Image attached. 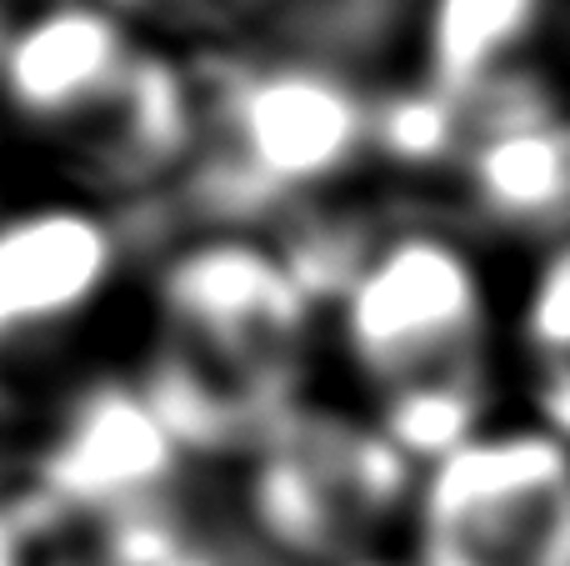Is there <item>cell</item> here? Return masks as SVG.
Masks as SVG:
<instances>
[{
	"mask_svg": "<svg viewBox=\"0 0 570 566\" xmlns=\"http://www.w3.org/2000/svg\"><path fill=\"white\" fill-rule=\"evenodd\" d=\"M345 566H405V562H391V557H381V552H371V557H355V562H345Z\"/></svg>",
	"mask_w": 570,
	"mask_h": 566,
	"instance_id": "16",
	"label": "cell"
},
{
	"mask_svg": "<svg viewBox=\"0 0 570 566\" xmlns=\"http://www.w3.org/2000/svg\"><path fill=\"white\" fill-rule=\"evenodd\" d=\"M465 150V106L441 96L435 86L395 80L375 86L371 96V160L405 176H431V170H455Z\"/></svg>",
	"mask_w": 570,
	"mask_h": 566,
	"instance_id": "11",
	"label": "cell"
},
{
	"mask_svg": "<svg viewBox=\"0 0 570 566\" xmlns=\"http://www.w3.org/2000/svg\"><path fill=\"white\" fill-rule=\"evenodd\" d=\"M325 341L371 401L415 381L491 377V301L441 221L391 216L325 316Z\"/></svg>",
	"mask_w": 570,
	"mask_h": 566,
	"instance_id": "3",
	"label": "cell"
},
{
	"mask_svg": "<svg viewBox=\"0 0 570 566\" xmlns=\"http://www.w3.org/2000/svg\"><path fill=\"white\" fill-rule=\"evenodd\" d=\"M465 106L461 176L475 216L511 231L570 226V116L531 70L481 86Z\"/></svg>",
	"mask_w": 570,
	"mask_h": 566,
	"instance_id": "8",
	"label": "cell"
},
{
	"mask_svg": "<svg viewBox=\"0 0 570 566\" xmlns=\"http://www.w3.org/2000/svg\"><path fill=\"white\" fill-rule=\"evenodd\" d=\"M546 20V0H425L421 80L465 100L521 70V50Z\"/></svg>",
	"mask_w": 570,
	"mask_h": 566,
	"instance_id": "9",
	"label": "cell"
},
{
	"mask_svg": "<svg viewBox=\"0 0 570 566\" xmlns=\"http://www.w3.org/2000/svg\"><path fill=\"white\" fill-rule=\"evenodd\" d=\"M10 20H16V10H10V0H0V40H6V30H10Z\"/></svg>",
	"mask_w": 570,
	"mask_h": 566,
	"instance_id": "17",
	"label": "cell"
},
{
	"mask_svg": "<svg viewBox=\"0 0 570 566\" xmlns=\"http://www.w3.org/2000/svg\"><path fill=\"white\" fill-rule=\"evenodd\" d=\"M20 397H16V377H10V367H0V457H10V431H20ZM16 461V457H10Z\"/></svg>",
	"mask_w": 570,
	"mask_h": 566,
	"instance_id": "15",
	"label": "cell"
},
{
	"mask_svg": "<svg viewBox=\"0 0 570 566\" xmlns=\"http://www.w3.org/2000/svg\"><path fill=\"white\" fill-rule=\"evenodd\" d=\"M415 487L371 411L301 397L230 467V521L276 566H345L411 517Z\"/></svg>",
	"mask_w": 570,
	"mask_h": 566,
	"instance_id": "1",
	"label": "cell"
},
{
	"mask_svg": "<svg viewBox=\"0 0 570 566\" xmlns=\"http://www.w3.org/2000/svg\"><path fill=\"white\" fill-rule=\"evenodd\" d=\"M150 336L206 367L261 431L311 397L325 321L266 231H180L146 261Z\"/></svg>",
	"mask_w": 570,
	"mask_h": 566,
	"instance_id": "2",
	"label": "cell"
},
{
	"mask_svg": "<svg viewBox=\"0 0 570 566\" xmlns=\"http://www.w3.org/2000/svg\"><path fill=\"white\" fill-rule=\"evenodd\" d=\"M405 0H266L256 46L291 50V56L331 60L365 76L375 56L401 30Z\"/></svg>",
	"mask_w": 570,
	"mask_h": 566,
	"instance_id": "10",
	"label": "cell"
},
{
	"mask_svg": "<svg viewBox=\"0 0 570 566\" xmlns=\"http://www.w3.org/2000/svg\"><path fill=\"white\" fill-rule=\"evenodd\" d=\"M140 261L130 221L96 196L0 206V367L80 331Z\"/></svg>",
	"mask_w": 570,
	"mask_h": 566,
	"instance_id": "6",
	"label": "cell"
},
{
	"mask_svg": "<svg viewBox=\"0 0 570 566\" xmlns=\"http://www.w3.org/2000/svg\"><path fill=\"white\" fill-rule=\"evenodd\" d=\"M70 531L76 527L50 501L10 477V487L0 491V566H46V552H56Z\"/></svg>",
	"mask_w": 570,
	"mask_h": 566,
	"instance_id": "14",
	"label": "cell"
},
{
	"mask_svg": "<svg viewBox=\"0 0 570 566\" xmlns=\"http://www.w3.org/2000/svg\"><path fill=\"white\" fill-rule=\"evenodd\" d=\"M525 347L535 357V401L556 437H570V241L551 251L525 301Z\"/></svg>",
	"mask_w": 570,
	"mask_h": 566,
	"instance_id": "12",
	"label": "cell"
},
{
	"mask_svg": "<svg viewBox=\"0 0 570 566\" xmlns=\"http://www.w3.org/2000/svg\"><path fill=\"white\" fill-rule=\"evenodd\" d=\"M405 566H570V451L556 431H481L421 471Z\"/></svg>",
	"mask_w": 570,
	"mask_h": 566,
	"instance_id": "4",
	"label": "cell"
},
{
	"mask_svg": "<svg viewBox=\"0 0 570 566\" xmlns=\"http://www.w3.org/2000/svg\"><path fill=\"white\" fill-rule=\"evenodd\" d=\"M96 6L116 10L136 36L156 46H190V56L246 46V36H256L266 16V0H96Z\"/></svg>",
	"mask_w": 570,
	"mask_h": 566,
	"instance_id": "13",
	"label": "cell"
},
{
	"mask_svg": "<svg viewBox=\"0 0 570 566\" xmlns=\"http://www.w3.org/2000/svg\"><path fill=\"white\" fill-rule=\"evenodd\" d=\"M140 40L146 36L96 0L26 10L0 40V116L60 150L110 100Z\"/></svg>",
	"mask_w": 570,
	"mask_h": 566,
	"instance_id": "7",
	"label": "cell"
},
{
	"mask_svg": "<svg viewBox=\"0 0 570 566\" xmlns=\"http://www.w3.org/2000/svg\"><path fill=\"white\" fill-rule=\"evenodd\" d=\"M190 471L130 367L90 371L66 387L16 457V481L70 527L186 497Z\"/></svg>",
	"mask_w": 570,
	"mask_h": 566,
	"instance_id": "5",
	"label": "cell"
}]
</instances>
